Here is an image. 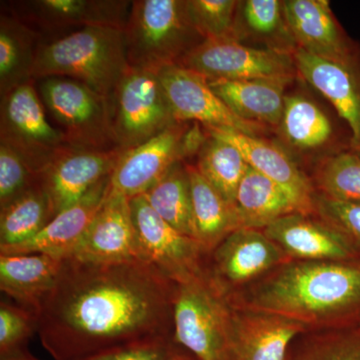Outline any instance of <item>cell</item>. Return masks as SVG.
Wrapping results in <instances>:
<instances>
[{"mask_svg": "<svg viewBox=\"0 0 360 360\" xmlns=\"http://www.w3.org/2000/svg\"><path fill=\"white\" fill-rule=\"evenodd\" d=\"M41 35L9 11L0 15V96L33 80Z\"/></svg>", "mask_w": 360, "mask_h": 360, "instance_id": "obj_27", "label": "cell"}, {"mask_svg": "<svg viewBox=\"0 0 360 360\" xmlns=\"http://www.w3.org/2000/svg\"><path fill=\"white\" fill-rule=\"evenodd\" d=\"M278 129L283 141L300 151L323 148L335 135L330 118L312 99L302 94L286 96Z\"/></svg>", "mask_w": 360, "mask_h": 360, "instance_id": "obj_29", "label": "cell"}, {"mask_svg": "<svg viewBox=\"0 0 360 360\" xmlns=\"http://www.w3.org/2000/svg\"><path fill=\"white\" fill-rule=\"evenodd\" d=\"M177 347L174 338H158L125 345L86 360H170Z\"/></svg>", "mask_w": 360, "mask_h": 360, "instance_id": "obj_39", "label": "cell"}, {"mask_svg": "<svg viewBox=\"0 0 360 360\" xmlns=\"http://www.w3.org/2000/svg\"><path fill=\"white\" fill-rule=\"evenodd\" d=\"M124 151L120 148H82L68 144L40 174V181L51 198L56 215L78 202L110 176Z\"/></svg>", "mask_w": 360, "mask_h": 360, "instance_id": "obj_14", "label": "cell"}, {"mask_svg": "<svg viewBox=\"0 0 360 360\" xmlns=\"http://www.w3.org/2000/svg\"><path fill=\"white\" fill-rule=\"evenodd\" d=\"M71 255L96 262L139 259L130 198L110 188Z\"/></svg>", "mask_w": 360, "mask_h": 360, "instance_id": "obj_19", "label": "cell"}, {"mask_svg": "<svg viewBox=\"0 0 360 360\" xmlns=\"http://www.w3.org/2000/svg\"><path fill=\"white\" fill-rule=\"evenodd\" d=\"M207 134L194 122H176L143 142L124 151L110 175V188L131 198L141 195L176 163L198 151Z\"/></svg>", "mask_w": 360, "mask_h": 360, "instance_id": "obj_7", "label": "cell"}, {"mask_svg": "<svg viewBox=\"0 0 360 360\" xmlns=\"http://www.w3.org/2000/svg\"><path fill=\"white\" fill-rule=\"evenodd\" d=\"M34 82L16 87L1 96L0 144L18 153L37 174L68 146L65 135L47 117Z\"/></svg>", "mask_w": 360, "mask_h": 360, "instance_id": "obj_10", "label": "cell"}, {"mask_svg": "<svg viewBox=\"0 0 360 360\" xmlns=\"http://www.w3.org/2000/svg\"><path fill=\"white\" fill-rule=\"evenodd\" d=\"M290 260L264 231L241 227L208 255L206 272L214 288L227 295L255 283Z\"/></svg>", "mask_w": 360, "mask_h": 360, "instance_id": "obj_13", "label": "cell"}, {"mask_svg": "<svg viewBox=\"0 0 360 360\" xmlns=\"http://www.w3.org/2000/svg\"><path fill=\"white\" fill-rule=\"evenodd\" d=\"M232 307L300 322L307 333L360 326V257L286 262L224 295Z\"/></svg>", "mask_w": 360, "mask_h": 360, "instance_id": "obj_2", "label": "cell"}, {"mask_svg": "<svg viewBox=\"0 0 360 360\" xmlns=\"http://www.w3.org/2000/svg\"><path fill=\"white\" fill-rule=\"evenodd\" d=\"M131 4L123 0H30L11 2L8 11L44 39V33L66 34L86 26L124 28Z\"/></svg>", "mask_w": 360, "mask_h": 360, "instance_id": "obj_15", "label": "cell"}, {"mask_svg": "<svg viewBox=\"0 0 360 360\" xmlns=\"http://www.w3.org/2000/svg\"><path fill=\"white\" fill-rule=\"evenodd\" d=\"M156 73L177 122H196L203 127L236 130L259 137L269 129L236 115L200 73L179 65L165 66Z\"/></svg>", "mask_w": 360, "mask_h": 360, "instance_id": "obj_12", "label": "cell"}, {"mask_svg": "<svg viewBox=\"0 0 360 360\" xmlns=\"http://www.w3.org/2000/svg\"><path fill=\"white\" fill-rule=\"evenodd\" d=\"M177 286L143 260L96 262L70 255L35 311L37 333L54 360H86L174 338Z\"/></svg>", "mask_w": 360, "mask_h": 360, "instance_id": "obj_1", "label": "cell"}, {"mask_svg": "<svg viewBox=\"0 0 360 360\" xmlns=\"http://www.w3.org/2000/svg\"><path fill=\"white\" fill-rule=\"evenodd\" d=\"M238 4L236 0H186V11L203 39H236Z\"/></svg>", "mask_w": 360, "mask_h": 360, "instance_id": "obj_35", "label": "cell"}, {"mask_svg": "<svg viewBox=\"0 0 360 360\" xmlns=\"http://www.w3.org/2000/svg\"><path fill=\"white\" fill-rule=\"evenodd\" d=\"M177 65L200 73L208 80L251 78H295L292 54L258 49L236 39L203 40Z\"/></svg>", "mask_w": 360, "mask_h": 360, "instance_id": "obj_11", "label": "cell"}, {"mask_svg": "<svg viewBox=\"0 0 360 360\" xmlns=\"http://www.w3.org/2000/svg\"><path fill=\"white\" fill-rule=\"evenodd\" d=\"M54 217L51 198L39 179L34 186L0 210V248L30 240Z\"/></svg>", "mask_w": 360, "mask_h": 360, "instance_id": "obj_28", "label": "cell"}, {"mask_svg": "<svg viewBox=\"0 0 360 360\" xmlns=\"http://www.w3.org/2000/svg\"><path fill=\"white\" fill-rule=\"evenodd\" d=\"M35 333L33 312L18 304L0 303V359L25 352L26 343Z\"/></svg>", "mask_w": 360, "mask_h": 360, "instance_id": "obj_36", "label": "cell"}, {"mask_svg": "<svg viewBox=\"0 0 360 360\" xmlns=\"http://www.w3.org/2000/svg\"><path fill=\"white\" fill-rule=\"evenodd\" d=\"M129 68L123 28L86 26L41 42L33 80L72 78L110 101Z\"/></svg>", "mask_w": 360, "mask_h": 360, "instance_id": "obj_3", "label": "cell"}, {"mask_svg": "<svg viewBox=\"0 0 360 360\" xmlns=\"http://www.w3.org/2000/svg\"><path fill=\"white\" fill-rule=\"evenodd\" d=\"M285 360H360V326L304 333Z\"/></svg>", "mask_w": 360, "mask_h": 360, "instance_id": "obj_33", "label": "cell"}, {"mask_svg": "<svg viewBox=\"0 0 360 360\" xmlns=\"http://www.w3.org/2000/svg\"><path fill=\"white\" fill-rule=\"evenodd\" d=\"M186 169L196 239L208 255L229 234L241 229L240 220L236 207L224 200L195 165H186Z\"/></svg>", "mask_w": 360, "mask_h": 360, "instance_id": "obj_26", "label": "cell"}, {"mask_svg": "<svg viewBox=\"0 0 360 360\" xmlns=\"http://www.w3.org/2000/svg\"><path fill=\"white\" fill-rule=\"evenodd\" d=\"M170 360H198L196 357H194L191 352H187V350L184 349L182 347H177L176 350L174 355H172V359Z\"/></svg>", "mask_w": 360, "mask_h": 360, "instance_id": "obj_40", "label": "cell"}, {"mask_svg": "<svg viewBox=\"0 0 360 360\" xmlns=\"http://www.w3.org/2000/svg\"><path fill=\"white\" fill-rule=\"evenodd\" d=\"M245 33L269 42L271 49H274V42H277L279 49L284 52L288 51L281 42L285 44L292 53L297 49L284 18L283 1L279 0L239 1L234 30L236 40L241 41Z\"/></svg>", "mask_w": 360, "mask_h": 360, "instance_id": "obj_32", "label": "cell"}, {"mask_svg": "<svg viewBox=\"0 0 360 360\" xmlns=\"http://www.w3.org/2000/svg\"><path fill=\"white\" fill-rule=\"evenodd\" d=\"M110 176H108L101 180L75 205L56 214L39 234L20 245L0 248V255L70 257L110 193Z\"/></svg>", "mask_w": 360, "mask_h": 360, "instance_id": "obj_21", "label": "cell"}, {"mask_svg": "<svg viewBox=\"0 0 360 360\" xmlns=\"http://www.w3.org/2000/svg\"><path fill=\"white\" fill-rule=\"evenodd\" d=\"M139 258L176 284L207 276V253L200 241L182 234L161 219L143 194L130 198Z\"/></svg>", "mask_w": 360, "mask_h": 360, "instance_id": "obj_9", "label": "cell"}, {"mask_svg": "<svg viewBox=\"0 0 360 360\" xmlns=\"http://www.w3.org/2000/svg\"><path fill=\"white\" fill-rule=\"evenodd\" d=\"M195 167L224 200L236 207L239 184L250 167L240 151L229 142L207 134L198 153Z\"/></svg>", "mask_w": 360, "mask_h": 360, "instance_id": "obj_31", "label": "cell"}, {"mask_svg": "<svg viewBox=\"0 0 360 360\" xmlns=\"http://www.w3.org/2000/svg\"><path fill=\"white\" fill-rule=\"evenodd\" d=\"M40 179L13 149L0 144V210L34 186Z\"/></svg>", "mask_w": 360, "mask_h": 360, "instance_id": "obj_37", "label": "cell"}, {"mask_svg": "<svg viewBox=\"0 0 360 360\" xmlns=\"http://www.w3.org/2000/svg\"><path fill=\"white\" fill-rule=\"evenodd\" d=\"M123 33L129 66L155 72L205 40L189 20L186 0L132 1Z\"/></svg>", "mask_w": 360, "mask_h": 360, "instance_id": "obj_4", "label": "cell"}, {"mask_svg": "<svg viewBox=\"0 0 360 360\" xmlns=\"http://www.w3.org/2000/svg\"><path fill=\"white\" fill-rule=\"evenodd\" d=\"M110 105L115 146L122 151L141 146L177 122L153 70L129 66Z\"/></svg>", "mask_w": 360, "mask_h": 360, "instance_id": "obj_8", "label": "cell"}, {"mask_svg": "<svg viewBox=\"0 0 360 360\" xmlns=\"http://www.w3.org/2000/svg\"><path fill=\"white\" fill-rule=\"evenodd\" d=\"M206 134L236 146L248 165L290 191L314 214V182L283 148L259 136L236 130L203 127Z\"/></svg>", "mask_w": 360, "mask_h": 360, "instance_id": "obj_22", "label": "cell"}, {"mask_svg": "<svg viewBox=\"0 0 360 360\" xmlns=\"http://www.w3.org/2000/svg\"><path fill=\"white\" fill-rule=\"evenodd\" d=\"M314 215L342 232L360 250V203L333 200L315 191Z\"/></svg>", "mask_w": 360, "mask_h": 360, "instance_id": "obj_38", "label": "cell"}, {"mask_svg": "<svg viewBox=\"0 0 360 360\" xmlns=\"http://www.w3.org/2000/svg\"><path fill=\"white\" fill-rule=\"evenodd\" d=\"M283 13L296 45L329 60L357 59L326 0H286Z\"/></svg>", "mask_w": 360, "mask_h": 360, "instance_id": "obj_20", "label": "cell"}, {"mask_svg": "<svg viewBox=\"0 0 360 360\" xmlns=\"http://www.w3.org/2000/svg\"><path fill=\"white\" fill-rule=\"evenodd\" d=\"M231 307L206 276L177 286L174 340L198 360H229Z\"/></svg>", "mask_w": 360, "mask_h": 360, "instance_id": "obj_5", "label": "cell"}, {"mask_svg": "<svg viewBox=\"0 0 360 360\" xmlns=\"http://www.w3.org/2000/svg\"><path fill=\"white\" fill-rule=\"evenodd\" d=\"M231 307L229 360H285L295 340L307 333L303 324L288 317Z\"/></svg>", "mask_w": 360, "mask_h": 360, "instance_id": "obj_17", "label": "cell"}, {"mask_svg": "<svg viewBox=\"0 0 360 360\" xmlns=\"http://www.w3.org/2000/svg\"><path fill=\"white\" fill-rule=\"evenodd\" d=\"M0 360H39L35 359L33 355L30 354L27 350L25 352H18V354L11 355V356L6 357V359H1Z\"/></svg>", "mask_w": 360, "mask_h": 360, "instance_id": "obj_41", "label": "cell"}, {"mask_svg": "<svg viewBox=\"0 0 360 360\" xmlns=\"http://www.w3.org/2000/svg\"><path fill=\"white\" fill-rule=\"evenodd\" d=\"M314 186L316 193L333 200L360 203V153L340 151L322 160Z\"/></svg>", "mask_w": 360, "mask_h": 360, "instance_id": "obj_34", "label": "cell"}, {"mask_svg": "<svg viewBox=\"0 0 360 360\" xmlns=\"http://www.w3.org/2000/svg\"><path fill=\"white\" fill-rule=\"evenodd\" d=\"M262 231L291 259L345 260L360 257V250L347 236L314 214L286 215Z\"/></svg>", "mask_w": 360, "mask_h": 360, "instance_id": "obj_18", "label": "cell"}, {"mask_svg": "<svg viewBox=\"0 0 360 360\" xmlns=\"http://www.w3.org/2000/svg\"><path fill=\"white\" fill-rule=\"evenodd\" d=\"M143 195L161 219L177 231L196 239L186 163H176Z\"/></svg>", "mask_w": 360, "mask_h": 360, "instance_id": "obj_30", "label": "cell"}, {"mask_svg": "<svg viewBox=\"0 0 360 360\" xmlns=\"http://www.w3.org/2000/svg\"><path fill=\"white\" fill-rule=\"evenodd\" d=\"M63 260L47 255H0V290L35 314L53 288Z\"/></svg>", "mask_w": 360, "mask_h": 360, "instance_id": "obj_25", "label": "cell"}, {"mask_svg": "<svg viewBox=\"0 0 360 360\" xmlns=\"http://www.w3.org/2000/svg\"><path fill=\"white\" fill-rule=\"evenodd\" d=\"M39 85L45 110L68 144L117 148L111 122L110 101L89 86L68 77H46Z\"/></svg>", "mask_w": 360, "mask_h": 360, "instance_id": "obj_6", "label": "cell"}, {"mask_svg": "<svg viewBox=\"0 0 360 360\" xmlns=\"http://www.w3.org/2000/svg\"><path fill=\"white\" fill-rule=\"evenodd\" d=\"M296 70L331 103L349 130L350 150L360 153V68L357 59L329 60L303 51L292 53Z\"/></svg>", "mask_w": 360, "mask_h": 360, "instance_id": "obj_16", "label": "cell"}, {"mask_svg": "<svg viewBox=\"0 0 360 360\" xmlns=\"http://www.w3.org/2000/svg\"><path fill=\"white\" fill-rule=\"evenodd\" d=\"M236 210L241 227L262 231L286 215L312 214L290 191L250 167L239 184Z\"/></svg>", "mask_w": 360, "mask_h": 360, "instance_id": "obj_24", "label": "cell"}, {"mask_svg": "<svg viewBox=\"0 0 360 360\" xmlns=\"http://www.w3.org/2000/svg\"><path fill=\"white\" fill-rule=\"evenodd\" d=\"M295 78L208 80L213 91L236 115L264 127H278L288 94Z\"/></svg>", "mask_w": 360, "mask_h": 360, "instance_id": "obj_23", "label": "cell"}]
</instances>
